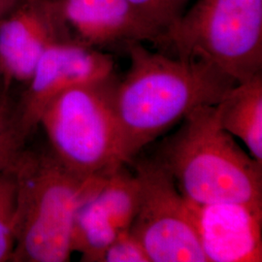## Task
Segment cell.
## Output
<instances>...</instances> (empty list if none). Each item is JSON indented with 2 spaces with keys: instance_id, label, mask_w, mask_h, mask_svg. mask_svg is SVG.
Listing matches in <instances>:
<instances>
[{
  "instance_id": "ba28073f",
  "label": "cell",
  "mask_w": 262,
  "mask_h": 262,
  "mask_svg": "<svg viewBox=\"0 0 262 262\" xmlns=\"http://www.w3.org/2000/svg\"><path fill=\"white\" fill-rule=\"evenodd\" d=\"M138 201L137 179L125 165L106 174L77 210L72 252L81 253L82 261L101 262L102 254L114 239L130 228Z\"/></svg>"
},
{
  "instance_id": "9a60e30c",
  "label": "cell",
  "mask_w": 262,
  "mask_h": 262,
  "mask_svg": "<svg viewBox=\"0 0 262 262\" xmlns=\"http://www.w3.org/2000/svg\"><path fill=\"white\" fill-rule=\"evenodd\" d=\"M101 262H150L148 254L130 228L123 230L105 250Z\"/></svg>"
},
{
  "instance_id": "52a82bcc",
  "label": "cell",
  "mask_w": 262,
  "mask_h": 262,
  "mask_svg": "<svg viewBox=\"0 0 262 262\" xmlns=\"http://www.w3.org/2000/svg\"><path fill=\"white\" fill-rule=\"evenodd\" d=\"M112 56L100 49L73 40L57 41L40 57L27 89L14 102L10 121L9 143L20 150L37 130L50 102L66 90L102 79L114 72Z\"/></svg>"
},
{
  "instance_id": "5bb4252c",
  "label": "cell",
  "mask_w": 262,
  "mask_h": 262,
  "mask_svg": "<svg viewBox=\"0 0 262 262\" xmlns=\"http://www.w3.org/2000/svg\"><path fill=\"white\" fill-rule=\"evenodd\" d=\"M165 31L185 12L190 0H129ZM164 36V35H163Z\"/></svg>"
},
{
  "instance_id": "7c38bea8",
  "label": "cell",
  "mask_w": 262,
  "mask_h": 262,
  "mask_svg": "<svg viewBox=\"0 0 262 262\" xmlns=\"http://www.w3.org/2000/svg\"><path fill=\"white\" fill-rule=\"evenodd\" d=\"M215 107L222 128L242 141L262 165V72L237 83Z\"/></svg>"
},
{
  "instance_id": "8992f818",
  "label": "cell",
  "mask_w": 262,
  "mask_h": 262,
  "mask_svg": "<svg viewBox=\"0 0 262 262\" xmlns=\"http://www.w3.org/2000/svg\"><path fill=\"white\" fill-rule=\"evenodd\" d=\"M138 208L130 231L150 262H207L186 198L157 159L135 162Z\"/></svg>"
},
{
  "instance_id": "5b68a950",
  "label": "cell",
  "mask_w": 262,
  "mask_h": 262,
  "mask_svg": "<svg viewBox=\"0 0 262 262\" xmlns=\"http://www.w3.org/2000/svg\"><path fill=\"white\" fill-rule=\"evenodd\" d=\"M118 82L114 73L72 86L42 114L39 126L46 133L50 150L81 176L104 175L124 165L119 159L114 109Z\"/></svg>"
},
{
  "instance_id": "8fae6325",
  "label": "cell",
  "mask_w": 262,
  "mask_h": 262,
  "mask_svg": "<svg viewBox=\"0 0 262 262\" xmlns=\"http://www.w3.org/2000/svg\"><path fill=\"white\" fill-rule=\"evenodd\" d=\"M187 202L207 262L262 261L261 206Z\"/></svg>"
},
{
  "instance_id": "277c9868",
  "label": "cell",
  "mask_w": 262,
  "mask_h": 262,
  "mask_svg": "<svg viewBox=\"0 0 262 262\" xmlns=\"http://www.w3.org/2000/svg\"><path fill=\"white\" fill-rule=\"evenodd\" d=\"M161 45L216 66L237 83L262 72V0H197Z\"/></svg>"
},
{
  "instance_id": "7a4b0ae2",
  "label": "cell",
  "mask_w": 262,
  "mask_h": 262,
  "mask_svg": "<svg viewBox=\"0 0 262 262\" xmlns=\"http://www.w3.org/2000/svg\"><path fill=\"white\" fill-rule=\"evenodd\" d=\"M155 159L191 203L262 207V165L222 128L215 105L187 114Z\"/></svg>"
},
{
  "instance_id": "4fadbf2b",
  "label": "cell",
  "mask_w": 262,
  "mask_h": 262,
  "mask_svg": "<svg viewBox=\"0 0 262 262\" xmlns=\"http://www.w3.org/2000/svg\"><path fill=\"white\" fill-rule=\"evenodd\" d=\"M17 185L13 173L0 169V262L11 261L16 242Z\"/></svg>"
},
{
  "instance_id": "3957f363",
  "label": "cell",
  "mask_w": 262,
  "mask_h": 262,
  "mask_svg": "<svg viewBox=\"0 0 262 262\" xmlns=\"http://www.w3.org/2000/svg\"><path fill=\"white\" fill-rule=\"evenodd\" d=\"M5 168L13 173L17 185L16 242L11 261H69L77 210L106 174L81 176L52 150H31L27 145L14 154Z\"/></svg>"
},
{
  "instance_id": "30bf717a",
  "label": "cell",
  "mask_w": 262,
  "mask_h": 262,
  "mask_svg": "<svg viewBox=\"0 0 262 262\" xmlns=\"http://www.w3.org/2000/svg\"><path fill=\"white\" fill-rule=\"evenodd\" d=\"M64 40L51 0H23L0 20V79L27 84L44 52Z\"/></svg>"
},
{
  "instance_id": "e0dca14e",
  "label": "cell",
  "mask_w": 262,
  "mask_h": 262,
  "mask_svg": "<svg viewBox=\"0 0 262 262\" xmlns=\"http://www.w3.org/2000/svg\"><path fill=\"white\" fill-rule=\"evenodd\" d=\"M23 0H0V20Z\"/></svg>"
},
{
  "instance_id": "2e32d148",
  "label": "cell",
  "mask_w": 262,
  "mask_h": 262,
  "mask_svg": "<svg viewBox=\"0 0 262 262\" xmlns=\"http://www.w3.org/2000/svg\"><path fill=\"white\" fill-rule=\"evenodd\" d=\"M9 90V84L0 79V169L6 165L14 155L9 144L10 121L14 106Z\"/></svg>"
},
{
  "instance_id": "6da1fadb",
  "label": "cell",
  "mask_w": 262,
  "mask_h": 262,
  "mask_svg": "<svg viewBox=\"0 0 262 262\" xmlns=\"http://www.w3.org/2000/svg\"><path fill=\"white\" fill-rule=\"evenodd\" d=\"M124 48L130 66L119 79L114 100L119 159L124 165L187 114L216 105L237 84L204 60L154 53L141 42Z\"/></svg>"
},
{
  "instance_id": "9c48e42d",
  "label": "cell",
  "mask_w": 262,
  "mask_h": 262,
  "mask_svg": "<svg viewBox=\"0 0 262 262\" xmlns=\"http://www.w3.org/2000/svg\"><path fill=\"white\" fill-rule=\"evenodd\" d=\"M66 35L90 47L161 45L164 30L129 0H51Z\"/></svg>"
}]
</instances>
